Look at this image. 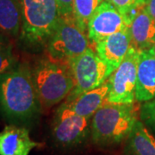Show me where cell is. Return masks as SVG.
I'll return each instance as SVG.
<instances>
[{"label":"cell","mask_w":155,"mask_h":155,"mask_svg":"<svg viewBox=\"0 0 155 155\" xmlns=\"http://www.w3.org/2000/svg\"><path fill=\"white\" fill-rule=\"evenodd\" d=\"M32 78L42 110H49L66 100L75 87L68 64L42 59L31 67Z\"/></svg>","instance_id":"cell-4"},{"label":"cell","mask_w":155,"mask_h":155,"mask_svg":"<svg viewBox=\"0 0 155 155\" xmlns=\"http://www.w3.org/2000/svg\"><path fill=\"white\" fill-rule=\"evenodd\" d=\"M140 117L142 122L155 131V98L143 103L140 106Z\"/></svg>","instance_id":"cell-20"},{"label":"cell","mask_w":155,"mask_h":155,"mask_svg":"<svg viewBox=\"0 0 155 155\" xmlns=\"http://www.w3.org/2000/svg\"><path fill=\"white\" fill-rule=\"evenodd\" d=\"M140 52L132 47L122 63L108 78L110 91L106 103L134 104L137 84V73Z\"/></svg>","instance_id":"cell-7"},{"label":"cell","mask_w":155,"mask_h":155,"mask_svg":"<svg viewBox=\"0 0 155 155\" xmlns=\"http://www.w3.org/2000/svg\"><path fill=\"white\" fill-rule=\"evenodd\" d=\"M145 7L151 17L155 20V0H147Z\"/></svg>","instance_id":"cell-22"},{"label":"cell","mask_w":155,"mask_h":155,"mask_svg":"<svg viewBox=\"0 0 155 155\" xmlns=\"http://www.w3.org/2000/svg\"><path fill=\"white\" fill-rule=\"evenodd\" d=\"M60 16L70 17L73 11V0H57Z\"/></svg>","instance_id":"cell-21"},{"label":"cell","mask_w":155,"mask_h":155,"mask_svg":"<svg viewBox=\"0 0 155 155\" xmlns=\"http://www.w3.org/2000/svg\"><path fill=\"white\" fill-rule=\"evenodd\" d=\"M124 155H155V138L144 122L138 120L126 139Z\"/></svg>","instance_id":"cell-15"},{"label":"cell","mask_w":155,"mask_h":155,"mask_svg":"<svg viewBox=\"0 0 155 155\" xmlns=\"http://www.w3.org/2000/svg\"><path fill=\"white\" fill-rule=\"evenodd\" d=\"M132 44L140 52L148 51L155 44V20L143 6L130 19Z\"/></svg>","instance_id":"cell-12"},{"label":"cell","mask_w":155,"mask_h":155,"mask_svg":"<svg viewBox=\"0 0 155 155\" xmlns=\"http://www.w3.org/2000/svg\"><path fill=\"white\" fill-rule=\"evenodd\" d=\"M132 47L129 26L124 27L93 46L97 55L107 64L110 76L119 67Z\"/></svg>","instance_id":"cell-10"},{"label":"cell","mask_w":155,"mask_h":155,"mask_svg":"<svg viewBox=\"0 0 155 155\" xmlns=\"http://www.w3.org/2000/svg\"><path fill=\"white\" fill-rule=\"evenodd\" d=\"M104 0H73L72 17L81 28L87 31L89 19Z\"/></svg>","instance_id":"cell-18"},{"label":"cell","mask_w":155,"mask_h":155,"mask_svg":"<svg viewBox=\"0 0 155 155\" xmlns=\"http://www.w3.org/2000/svg\"><path fill=\"white\" fill-rule=\"evenodd\" d=\"M148 51H149V52H151L152 54H155V44L153 45V47H152V48H150V49L148 50Z\"/></svg>","instance_id":"cell-23"},{"label":"cell","mask_w":155,"mask_h":155,"mask_svg":"<svg viewBox=\"0 0 155 155\" xmlns=\"http://www.w3.org/2000/svg\"><path fill=\"white\" fill-rule=\"evenodd\" d=\"M41 146L31 139L25 126L10 123L0 131V155H29L32 150Z\"/></svg>","instance_id":"cell-11"},{"label":"cell","mask_w":155,"mask_h":155,"mask_svg":"<svg viewBox=\"0 0 155 155\" xmlns=\"http://www.w3.org/2000/svg\"><path fill=\"white\" fill-rule=\"evenodd\" d=\"M124 16L131 19L140 8L146 5L147 0H107Z\"/></svg>","instance_id":"cell-19"},{"label":"cell","mask_w":155,"mask_h":155,"mask_svg":"<svg viewBox=\"0 0 155 155\" xmlns=\"http://www.w3.org/2000/svg\"><path fill=\"white\" fill-rule=\"evenodd\" d=\"M140 110L135 103H105L91 117V136L95 144L109 147L121 143L128 137L139 120Z\"/></svg>","instance_id":"cell-3"},{"label":"cell","mask_w":155,"mask_h":155,"mask_svg":"<svg viewBox=\"0 0 155 155\" xmlns=\"http://www.w3.org/2000/svg\"><path fill=\"white\" fill-rule=\"evenodd\" d=\"M155 98V54L149 51L140 52L137 73L135 99L145 103Z\"/></svg>","instance_id":"cell-13"},{"label":"cell","mask_w":155,"mask_h":155,"mask_svg":"<svg viewBox=\"0 0 155 155\" xmlns=\"http://www.w3.org/2000/svg\"><path fill=\"white\" fill-rule=\"evenodd\" d=\"M22 28L19 0H0V31L11 39L18 38Z\"/></svg>","instance_id":"cell-16"},{"label":"cell","mask_w":155,"mask_h":155,"mask_svg":"<svg viewBox=\"0 0 155 155\" xmlns=\"http://www.w3.org/2000/svg\"><path fill=\"white\" fill-rule=\"evenodd\" d=\"M129 24L128 17L122 14L109 1L104 0L88 21L87 35L91 44L94 46Z\"/></svg>","instance_id":"cell-9"},{"label":"cell","mask_w":155,"mask_h":155,"mask_svg":"<svg viewBox=\"0 0 155 155\" xmlns=\"http://www.w3.org/2000/svg\"><path fill=\"white\" fill-rule=\"evenodd\" d=\"M71 67L75 87L65 101H71L85 91L97 88L110 77L109 68L93 48H89L73 59Z\"/></svg>","instance_id":"cell-6"},{"label":"cell","mask_w":155,"mask_h":155,"mask_svg":"<svg viewBox=\"0 0 155 155\" xmlns=\"http://www.w3.org/2000/svg\"><path fill=\"white\" fill-rule=\"evenodd\" d=\"M109 91L110 84L106 80L99 87L78 95L71 101H65L64 104L78 116L91 118L106 103Z\"/></svg>","instance_id":"cell-14"},{"label":"cell","mask_w":155,"mask_h":155,"mask_svg":"<svg viewBox=\"0 0 155 155\" xmlns=\"http://www.w3.org/2000/svg\"><path fill=\"white\" fill-rule=\"evenodd\" d=\"M41 111L28 64L19 63L0 76V115L6 121L20 126L28 125L38 119Z\"/></svg>","instance_id":"cell-1"},{"label":"cell","mask_w":155,"mask_h":155,"mask_svg":"<svg viewBox=\"0 0 155 155\" xmlns=\"http://www.w3.org/2000/svg\"><path fill=\"white\" fill-rule=\"evenodd\" d=\"M18 64L11 38L0 31V76L11 71Z\"/></svg>","instance_id":"cell-17"},{"label":"cell","mask_w":155,"mask_h":155,"mask_svg":"<svg viewBox=\"0 0 155 155\" xmlns=\"http://www.w3.org/2000/svg\"><path fill=\"white\" fill-rule=\"evenodd\" d=\"M22 28L18 42L27 51L45 48L60 18L57 0H19Z\"/></svg>","instance_id":"cell-2"},{"label":"cell","mask_w":155,"mask_h":155,"mask_svg":"<svg viewBox=\"0 0 155 155\" xmlns=\"http://www.w3.org/2000/svg\"><path fill=\"white\" fill-rule=\"evenodd\" d=\"M91 45L87 31L78 24L72 16H61L45 47L46 55L51 61L69 65Z\"/></svg>","instance_id":"cell-5"},{"label":"cell","mask_w":155,"mask_h":155,"mask_svg":"<svg viewBox=\"0 0 155 155\" xmlns=\"http://www.w3.org/2000/svg\"><path fill=\"white\" fill-rule=\"evenodd\" d=\"M91 118L72 112L64 103L55 111L52 134L55 142L63 147H72L83 143L91 134Z\"/></svg>","instance_id":"cell-8"}]
</instances>
